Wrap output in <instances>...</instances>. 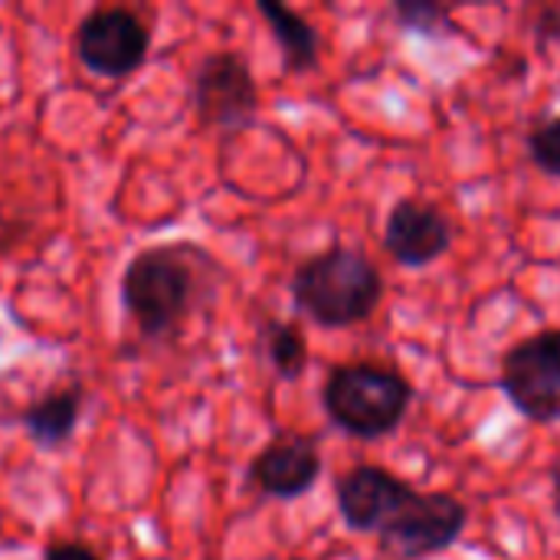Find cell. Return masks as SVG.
I'll use <instances>...</instances> for the list:
<instances>
[{
    "label": "cell",
    "instance_id": "obj_16",
    "mask_svg": "<svg viewBox=\"0 0 560 560\" xmlns=\"http://www.w3.org/2000/svg\"><path fill=\"white\" fill-rule=\"evenodd\" d=\"M532 33H535V39H538V46H541V49H548V46H558L560 43V3H545V7H538V13H535V23H532Z\"/></svg>",
    "mask_w": 560,
    "mask_h": 560
},
{
    "label": "cell",
    "instance_id": "obj_9",
    "mask_svg": "<svg viewBox=\"0 0 560 560\" xmlns=\"http://www.w3.org/2000/svg\"><path fill=\"white\" fill-rule=\"evenodd\" d=\"M417 489L384 466H358L338 479L341 522L358 535H381Z\"/></svg>",
    "mask_w": 560,
    "mask_h": 560
},
{
    "label": "cell",
    "instance_id": "obj_2",
    "mask_svg": "<svg viewBox=\"0 0 560 560\" xmlns=\"http://www.w3.org/2000/svg\"><path fill=\"white\" fill-rule=\"evenodd\" d=\"M289 289L295 308L308 322L322 328H351L377 312L384 276L361 249L331 246L299 262Z\"/></svg>",
    "mask_w": 560,
    "mask_h": 560
},
{
    "label": "cell",
    "instance_id": "obj_3",
    "mask_svg": "<svg viewBox=\"0 0 560 560\" xmlns=\"http://www.w3.org/2000/svg\"><path fill=\"white\" fill-rule=\"evenodd\" d=\"M413 404V384L381 364H341L331 368L322 387V407L328 420L354 440H381L400 430Z\"/></svg>",
    "mask_w": 560,
    "mask_h": 560
},
{
    "label": "cell",
    "instance_id": "obj_13",
    "mask_svg": "<svg viewBox=\"0 0 560 560\" xmlns=\"http://www.w3.org/2000/svg\"><path fill=\"white\" fill-rule=\"evenodd\" d=\"M262 348H266L272 371L282 381H299L308 368V358H312L302 328L292 322H279V318H269L262 325Z\"/></svg>",
    "mask_w": 560,
    "mask_h": 560
},
{
    "label": "cell",
    "instance_id": "obj_4",
    "mask_svg": "<svg viewBox=\"0 0 560 560\" xmlns=\"http://www.w3.org/2000/svg\"><path fill=\"white\" fill-rule=\"evenodd\" d=\"M499 387L509 404L532 423L560 420V328L522 338L502 354Z\"/></svg>",
    "mask_w": 560,
    "mask_h": 560
},
{
    "label": "cell",
    "instance_id": "obj_18",
    "mask_svg": "<svg viewBox=\"0 0 560 560\" xmlns=\"http://www.w3.org/2000/svg\"><path fill=\"white\" fill-rule=\"evenodd\" d=\"M551 512H555V522H558L560 528V463L551 472Z\"/></svg>",
    "mask_w": 560,
    "mask_h": 560
},
{
    "label": "cell",
    "instance_id": "obj_14",
    "mask_svg": "<svg viewBox=\"0 0 560 560\" xmlns=\"http://www.w3.org/2000/svg\"><path fill=\"white\" fill-rule=\"evenodd\" d=\"M394 20L400 33H413L423 39H456L463 36L453 10L440 0H397Z\"/></svg>",
    "mask_w": 560,
    "mask_h": 560
},
{
    "label": "cell",
    "instance_id": "obj_17",
    "mask_svg": "<svg viewBox=\"0 0 560 560\" xmlns=\"http://www.w3.org/2000/svg\"><path fill=\"white\" fill-rule=\"evenodd\" d=\"M46 560H98L89 548H82V545H59V548H52Z\"/></svg>",
    "mask_w": 560,
    "mask_h": 560
},
{
    "label": "cell",
    "instance_id": "obj_5",
    "mask_svg": "<svg viewBox=\"0 0 560 560\" xmlns=\"http://www.w3.org/2000/svg\"><path fill=\"white\" fill-rule=\"evenodd\" d=\"M469 522V509L450 492H413L394 522L377 535L394 560H427L453 548Z\"/></svg>",
    "mask_w": 560,
    "mask_h": 560
},
{
    "label": "cell",
    "instance_id": "obj_10",
    "mask_svg": "<svg viewBox=\"0 0 560 560\" xmlns=\"http://www.w3.org/2000/svg\"><path fill=\"white\" fill-rule=\"evenodd\" d=\"M249 479L269 499L292 502L315 489L322 479V450L312 436H276L249 466Z\"/></svg>",
    "mask_w": 560,
    "mask_h": 560
},
{
    "label": "cell",
    "instance_id": "obj_1",
    "mask_svg": "<svg viewBox=\"0 0 560 560\" xmlns=\"http://www.w3.org/2000/svg\"><path fill=\"white\" fill-rule=\"evenodd\" d=\"M213 259L194 246H154L138 253L121 276V299L144 338H164L203 299Z\"/></svg>",
    "mask_w": 560,
    "mask_h": 560
},
{
    "label": "cell",
    "instance_id": "obj_6",
    "mask_svg": "<svg viewBox=\"0 0 560 560\" xmlns=\"http://www.w3.org/2000/svg\"><path fill=\"white\" fill-rule=\"evenodd\" d=\"M194 105L210 128H246L259 112V85L240 52H213L194 75Z\"/></svg>",
    "mask_w": 560,
    "mask_h": 560
},
{
    "label": "cell",
    "instance_id": "obj_15",
    "mask_svg": "<svg viewBox=\"0 0 560 560\" xmlns=\"http://www.w3.org/2000/svg\"><path fill=\"white\" fill-rule=\"evenodd\" d=\"M525 151H528V161L541 174L560 177V115H548L528 128Z\"/></svg>",
    "mask_w": 560,
    "mask_h": 560
},
{
    "label": "cell",
    "instance_id": "obj_12",
    "mask_svg": "<svg viewBox=\"0 0 560 560\" xmlns=\"http://www.w3.org/2000/svg\"><path fill=\"white\" fill-rule=\"evenodd\" d=\"M79 410H82V394L79 390H59V394L33 404L23 413V427L36 443L56 446V443L72 436V430L79 423Z\"/></svg>",
    "mask_w": 560,
    "mask_h": 560
},
{
    "label": "cell",
    "instance_id": "obj_7",
    "mask_svg": "<svg viewBox=\"0 0 560 560\" xmlns=\"http://www.w3.org/2000/svg\"><path fill=\"white\" fill-rule=\"evenodd\" d=\"M75 56L95 75L121 79L144 62L148 30L135 13L121 7L95 10L75 30Z\"/></svg>",
    "mask_w": 560,
    "mask_h": 560
},
{
    "label": "cell",
    "instance_id": "obj_11",
    "mask_svg": "<svg viewBox=\"0 0 560 560\" xmlns=\"http://www.w3.org/2000/svg\"><path fill=\"white\" fill-rule=\"evenodd\" d=\"M259 13L269 23V33L276 36L279 49H282V62L289 72L302 75V72H315L322 62V36L318 30L292 7L279 3V0H259Z\"/></svg>",
    "mask_w": 560,
    "mask_h": 560
},
{
    "label": "cell",
    "instance_id": "obj_8",
    "mask_svg": "<svg viewBox=\"0 0 560 560\" xmlns=\"http://www.w3.org/2000/svg\"><path fill=\"white\" fill-rule=\"evenodd\" d=\"M456 243L453 220L427 200L404 197L394 203L384 223V249L404 269H423L443 259Z\"/></svg>",
    "mask_w": 560,
    "mask_h": 560
}]
</instances>
